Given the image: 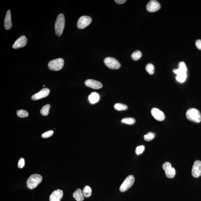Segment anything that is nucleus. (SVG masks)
<instances>
[{
  "mask_svg": "<svg viewBox=\"0 0 201 201\" xmlns=\"http://www.w3.org/2000/svg\"><path fill=\"white\" fill-rule=\"evenodd\" d=\"M65 25V18L62 14L58 15L55 23V30L56 33L58 37L62 35L64 31Z\"/></svg>",
  "mask_w": 201,
  "mask_h": 201,
  "instance_id": "obj_1",
  "label": "nucleus"
},
{
  "mask_svg": "<svg viewBox=\"0 0 201 201\" xmlns=\"http://www.w3.org/2000/svg\"><path fill=\"white\" fill-rule=\"evenodd\" d=\"M42 177L38 174H34L29 177L27 181V186L30 189H33L36 188L42 182Z\"/></svg>",
  "mask_w": 201,
  "mask_h": 201,
  "instance_id": "obj_2",
  "label": "nucleus"
},
{
  "mask_svg": "<svg viewBox=\"0 0 201 201\" xmlns=\"http://www.w3.org/2000/svg\"><path fill=\"white\" fill-rule=\"evenodd\" d=\"M186 117L190 121L199 123L201 121V114L197 109L194 108L189 109L186 112Z\"/></svg>",
  "mask_w": 201,
  "mask_h": 201,
  "instance_id": "obj_3",
  "label": "nucleus"
},
{
  "mask_svg": "<svg viewBox=\"0 0 201 201\" xmlns=\"http://www.w3.org/2000/svg\"><path fill=\"white\" fill-rule=\"evenodd\" d=\"M64 64V59L62 58H58L50 61L48 64V67L50 70L58 71L63 68Z\"/></svg>",
  "mask_w": 201,
  "mask_h": 201,
  "instance_id": "obj_4",
  "label": "nucleus"
},
{
  "mask_svg": "<svg viewBox=\"0 0 201 201\" xmlns=\"http://www.w3.org/2000/svg\"><path fill=\"white\" fill-rule=\"evenodd\" d=\"M134 182V178L132 175H129L123 181L120 187V191L124 192L126 191L133 186Z\"/></svg>",
  "mask_w": 201,
  "mask_h": 201,
  "instance_id": "obj_5",
  "label": "nucleus"
},
{
  "mask_svg": "<svg viewBox=\"0 0 201 201\" xmlns=\"http://www.w3.org/2000/svg\"><path fill=\"white\" fill-rule=\"evenodd\" d=\"M104 63L107 67L112 69H118L121 67V64L117 60L111 57L105 58Z\"/></svg>",
  "mask_w": 201,
  "mask_h": 201,
  "instance_id": "obj_6",
  "label": "nucleus"
},
{
  "mask_svg": "<svg viewBox=\"0 0 201 201\" xmlns=\"http://www.w3.org/2000/svg\"><path fill=\"white\" fill-rule=\"evenodd\" d=\"M162 168L165 171L166 175L168 178H174L175 175V170L174 168L172 167L171 163L168 162L164 163L163 165Z\"/></svg>",
  "mask_w": 201,
  "mask_h": 201,
  "instance_id": "obj_7",
  "label": "nucleus"
},
{
  "mask_svg": "<svg viewBox=\"0 0 201 201\" xmlns=\"http://www.w3.org/2000/svg\"><path fill=\"white\" fill-rule=\"evenodd\" d=\"M92 22V19L87 16H83L79 18L77 23V27L80 29H83L87 27Z\"/></svg>",
  "mask_w": 201,
  "mask_h": 201,
  "instance_id": "obj_8",
  "label": "nucleus"
},
{
  "mask_svg": "<svg viewBox=\"0 0 201 201\" xmlns=\"http://www.w3.org/2000/svg\"><path fill=\"white\" fill-rule=\"evenodd\" d=\"M191 174L195 178H197L201 176V161H195L192 167Z\"/></svg>",
  "mask_w": 201,
  "mask_h": 201,
  "instance_id": "obj_9",
  "label": "nucleus"
},
{
  "mask_svg": "<svg viewBox=\"0 0 201 201\" xmlns=\"http://www.w3.org/2000/svg\"><path fill=\"white\" fill-rule=\"evenodd\" d=\"M160 5L159 2L155 0H152L148 2L146 6L147 10L149 12H155L160 8Z\"/></svg>",
  "mask_w": 201,
  "mask_h": 201,
  "instance_id": "obj_10",
  "label": "nucleus"
},
{
  "mask_svg": "<svg viewBox=\"0 0 201 201\" xmlns=\"http://www.w3.org/2000/svg\"><path fill=\"white\" fill-rule=\"evenodd\" d=\"M50 89L48 88H45L41 90L38 93L35 94L31 97L33 100H37L42 98L46 97L49 94Z\"/></svg>",
  "mask_w": 201,
  "mask_h": 201,
  "instance_id": "obj_11",
  "label": "nucleus"
},
{
  "mask_svg": "<svg viewBox=\"0 0 201 201\" xmlns=\"http://www.w3.org/2000/svg\"><path fill=\"white\" fill-rule=\"evenodd\" d=\"M151 113L152 116L158 121H162L165 119V115L164 113L157 108H152Z\"/></svg>",
  "mask_w": 201,
  "mask_h": 201,
  "instance_id": "obj_12",
  "label": "nucleus"
},
{
  "mask_svg": "<svg viewBox=\"0 0 201 201\" xmlns=\"http://www.w3.org/2000/svg\"><path fill=\"white\" fill-rule=\"evenodd\" d=\"M27 39L26 37L23 36L20 37L15 42L12 46L14 49L23 48L27 45Z\"/></svg>",
  "mask_w": 201,
  "mask_h": 201,
  "instance_id": "obj_13",
  "label": "nucleus"
},
{
  "mask_svg": "<svg viewBox=\"0 0 201 201\" xmlns=\"http://www.w3.org/2000/svg\"><path fill=\"white\" fill-rule=\"evenodd\" d=\"M85 84L88 87L94 89H99L102 87V85L100 82L91 79L86 80Z\"/></svg>",
  "mask_w": 201,
  "mask_h": 201,
  "instance_id": "obj_14",
  "label": "nucleus"
},
{
  "mask_svg": "<svg viewBox=\"0 0 201 201\" xmlns=\"http://www.w3.org/2000/svg\"><path fill=\"white\" fill-rule=\"evenodd\" d=\"M63 194V192L61 190L54 191L50 196V201H61L62 199Z\"/></svg>",
  "mask_w": 201,
  "mask_h": 201,
  "instance_id": "obj_15",
  "label": "nucleus"
},
{
  "mask_svg": "<svg viewBox=\"0 0 201 201\" xmlns=\"http://www.w3.org/2000/svg\"><path fill=\"white\" fill-rule=\"evenodd\" d=\"M4 27L7 30H10L12 26L11 22V13L10 10L7 11L6 14L5 21H4Z\"/></svg>",
  "mask_w": 201,
  "mask_h": 201,
  "instance_id": "obj_16",
  "label": "nucleus"
},
{
  "mask_svg": "<svg viewBox=\"0 0 201 201\" xmlns=\"http://www.w3.org/2000/svg\"><path fill=\"white\" fill-rule=\"evenodd\" d=\"M73 196L77 201H83L84 199L83 192L80 189H77L73 193Z\"/></svg>",
  "mask_w": 201,
  "mask_h": 201,
  "instance_id": "obj_17",
  "label": "nucleus"
},
{
  "mask_svg": "<svg viewBox=\"0 0 201 201\" xmlns=\"http://www.w3.org/2000/svg\"><path fill=\"white\" fill-rule=\"evenodd\" d=\"M100 97L96 92H93L91 93L88 97L89 102L91 104H95L99 101Z\"/></svg>",
  "mask_w": 201,
  "mask_h": 201,
  "instance_id": "obj_18",
  "label": "nucleus"
},
{
  "mask_svg": "<svg viewBox=\"0 0 201 201\" xmlns=\"http://www.w3.org/2000/svg\"><path fill=\"white\" fill-rule=\"evenodd\" d=\"M83 193L84 197L87 198L91 196L92 193V190L89 186H86L83 189Z\"/></svg>",
  "mask_w": 201,
  "mask_h": 201,
  "instance_id": "obj_19",
  "label": "nucleus"
},
{
  "mask_svg": "<svg viewBox=\"0 0 201 201\" xmlns=\"http://www.w3.org/2000/svg\"><path fill=\"white\" fill-rule=\"evenodd\" d=\"M187 77V73H184L177 75L176 79L177 81L180 83H182L186 81Z\"/></svg>",
  "mask_w": 201,
  "mask_h": 201,
  "instance_id": "obj_20",
  "label": "nucleus"
},
{
  "mask_svg": "<svg viewBox=\"0 0 201 201\" xmlns=\"http://www.w3.org/2000/svg\"><path fill=\"white\" fill-rule=\"evenodd\" d=\"M50 108V106L48 104L42 107L40 111L41 114L42 115L47 116L48 115L49 113V111Z\"/></svg>",
  "mask_w": 201,
  "mask_h": 201,
  "instance_id": "obj_21",
  "label": "nucleus"
},
{
  "mask_svg": "<svg viewBox=\"0 0 201 201\" xmlns=\"http://www.w3.org/2000/svg\"><path fill=\"white\" fill-rule=\"evenodd\" d=\"M114 107L117 110L121 111L126 110L128 108L126 105L120 103H117L114 105Z\"/></svg>",
  "mask_w": 201,
  "mask_h": 201,
  "instance_id": "obj_22",
  "label": "nucleus"
},
{
  "mask_svg": "<svg viewBox=\"0 0 201 201\" xmlns=\"http://www.w3.org/2000/svg\"><path fill=\"white\" fill-rule=\"evenodd\" d=\"M142 54L140 51L137 50L133 52L131 55L132 58L134 61H136L140 59L142 57Z\"/></svg>",
  "mask_w": 201,
  "mask_h": 201,
  "instance_id": "obj_23",
  "label": "nucleus"
},
{
  "mask_svg": "<svg viewBox=\"0 0 201 201\" xmlns=\"http://www.w3.org/2000/svg\"><path fill=\"white\" fill-rule=\"evenodd\" d=\"M121 122L124 124L133 125L135 123L136 120L133 118H125L121 120Z\"/></svg>",
  "mask_w": 201,
  "mask_h": 201,
  "instance_id": "obj_24",
  "label": "nucleus"
},
{
  "mask_svg": "<svg viewBox=\"0 0 201 201\" xmlns=\"http://www.w3.org/2000/svg\"><path fill=\"white\" fill-rule=\"evenodd\" d=\"M17 113L18 117H21V118L27 117L29 115V113L27 111L23 110H20L17 111Z\"/></svg>",
  "mask_w": 201,
  "mask_h": 201,
  "instance_id": "obj_25",
  "label": "nucleus"
},
{
  "mask_svg": "<svg viewBox=\"0 0 201 201\" xmlns=\"http://www.w3.org/2000/svg\"><path fill=\"white\" fill-rule=\"evenodd\" d=\"M155 134L153 133L149 132L144 136V138L146 141H150L154 138Z\"/></svg>",
  "mask_w": 201,
  "mask_h": 201,
  "instance_id": "obj_26",
  "label": "nucleus"
},
{
  "mask_svg": "<svg viewBox=\"0 0 201 201\" xmlns=\"http://www.w3.org/2000/svg\"><path fill=\"white\" fill-rule=\"evenodd\" d=\"M146 70L149 74H153L154 72V67L152 64H149L146 66Z\"/></svg>",
  "mask_w": 201,
  "mask_h": 201,
  "instance_id": "obj_27",
  "label": "nucleus"
},
{
  "mask_svg": "<svg viewBox=\"0 0 201 201\" xmlns=\"http://www.w3.org/2000/svg\"><path fill=\"white\" fill-rule=\"evenodd\" d=\"M145 149V147L143 145H140L136 147V153L137 155L141 154L143 153Z\"/></svg>",
  "mask_w": 201,
  "mask_h": 201,
  "instance_id": "obj_28",
  "label": "nucleus"
},
{
  "mask_svg": "<svg viewBox=\"0 0 201 201\" xmlns=\"http://www.w3.org/2000/svg\"><path fill=\"white\" fill-rule=\"evenodd\" d=\"M54 131L53 130H49V131L45 132L42 134V136L43 138H47L51 137L53 135Z\"/></svg>",
  "mask_w": 201,
  "mask_h": 201,
  "instance_id": "obj_29",
  "label": "nucleus"
},
{
  "mask_svg": "<svg viewBox=\"0 0 201 201\" xmlns=\"http://www.w3.org/2000/svg\"><path fill=\"white\" fill-rule=\"evenodd\" d=\"M179 68L181 69L183 71L187 72V67H186V64L184 62L182 61V62L179 63Z\"/></svg>",
  "mask_w": 201,
  "mask_h": 201,
  "instance_id": "obj_30",
  "label": "nucleus"
},
{
  "mask_svg": "<svg viewBox=\"0 0 201 201\" xmlns=\"http://www.w3.org/2000/svg\"><path fill=\"white\" fill-rule=\"evenodd\" d=\"M25 165V160L23 158H21L19 160L18 163V167L20 168H23Z\"/></svg>",
  "mask_w": 201,
  "mask_h": 201,
  "instance_id": "obj_31",
  "label": "nucleus"
},
{
  "mask_svg": "<svg viewBox=\"0 0 201 201\" xmlns=\"http://www.w3.org/2000/svg\"><path fill=\"white\" fill-rule=\"evenodd\" d=\"M196 45L198 49L201 50V39H197L196 42Z\"/></svg>",
  "mask_w": 201,
  "mask_h": 201,
  "instance_id": "obj_32",
  "label": "nucleus"
},
{
  "mask_svg": "<svg viewBox=\"0 0 201 201\" xmlns=\"http://www.w3.org/2000/svg\"><path fill=\"white\" fill-rule=\"evenodd\" d=\"M115 2L118 4H122L126 2V0H115Z\"/></svg>",
  "mask_w": 201,
  "mask_h": 201,
  "instance_id": "obj_33",
  "label": "nucleus"
}]
</instances>
